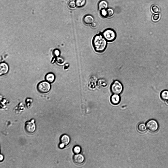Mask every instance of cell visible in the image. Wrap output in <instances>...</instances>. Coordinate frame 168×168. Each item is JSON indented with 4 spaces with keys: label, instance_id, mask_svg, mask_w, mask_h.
Returning <instances> with one entry per match:
<instances>
[{
    "label": "cell",
    "instance_id": "cell-14",
    "mask_svg": "<svg viewBox=\"0 0 168 168\" xmlns=\"http://www.w3.org/2000/svg\"><path fill=\"white\" fill-rule=\"evenodd\" d=\"M137 129L138 131L141 133H143L146 130V127L145 124L143 123H139L137 126Z\"/></svg>",
    "mask_w": 168,
    "mask_h": 168
},
{
    "label": "cell",
    "instance_id": "cell-23",
    "mask_svg": "<svg viewBox=\"0 0 168 168\" xmlns=\"http://www.w3.org/2000/svg\"><path fill=\"white\" fill-rule=\"evenodd\" d=\"M60 51L58 49L55 50L54 51L55 55L57 57H59L60 54Z\"/></svg>",
    "mask_w": 168,
    "mask_h": 168
},
{
    "label": "cell",
    "instance_id": "cell-26",
    "mask_svg": "<svg viewBox=\"0 0 168 168\" xmlns=\"http://www.w3.org/2000/svg\"><path fill=\"white\" fill-rule=\"evenodd\" d=\"M64 145L63 144V143H60L59 145V147L61 149H62L64 148L65 147Z\"/></svg>",
    "mask_w": 168,
    "mask_h": 168
},
{
    "label": "cell",
    "instance_id": "cell-15",
    "mask_svg": "<svg viewBox=\"0 0 168 168\" xmlns=\"http://www.w3.org/2000/svg\"><path fill=\"white\" fill-rule=\"evenodd\" d=\"M160 96L163 100H168V90H165L162 91L160 93Z\"/></svg>",
    "mask_w": 168,
    "mask_h": 168
},
{
    "label": "cell",
    "instance_id": "cell-20",
    "mask_svg": "<svg viewBox=\"0 0 168 168\" xmlns=\"http://www.w3.org/2000/svg\"><path fill=\"white\" fill-rule=\"evenodd\" d=\"M81 150L80 147L78 146H75L73 148V152L76 154H78L80 153Z\"/></svg>",
    "mask_w": 168,
    "mask_h": 168
},
{
    "label": "cell",
    "instance_id": "cell-25",
    "mask_svg": "<svg viewBox=\"0 0 168 168\" xmlns=\"http://www.w3.org/2000/svg\"><path fill=\"white\" fill-rule=\"evenodd\" d=\"M91 26L93 28H95L96 26V23L94 22L91 25Z\"/></svg>",
    "mask_w": 168,
    "mask_h": 168
},
{
    "label": "cell",
    "instance_id": "cell-5",
    "mask_svg": "<svg viewBox=\"0 0 168 168\" xmlns=\"http://www.w3.org/2000/svg\"><path fill=\"white\" fill-rule=\"evenodd\" d=\"M24 129L25 131L29 134H32L35 131L36 126L35 120L34 119L27 121L25 123Z\"/></svg>",
    "mask_w": 168,
    "mask_h": 168
},
{
    "label": "cell",
    "instance_id": "cell-12",
    "mask_svg": "<svg viewBox=\"0 0 168 168\" xmlns=\"http://www.w3.org/2000/svg\"><path fill=\"white\" fill-rule=\"evenodd\" d=\"M61 143L66 146L69 143L70 139L69 137L67 135L65 134L62 135L60 139Z\"/></svg>",
    "mask_w": 168,
    "mask_h": 168
},
{
    "label": "cell",
    "instance_id": "cell-11",
    "mask_svg": "<svg viewBox=\"0 0 168 168\" xmlns=\"http://www.w3.org/2000/svg\"><path fill=\"white\" fill-rule=\"evenodd\" d=\"M55 75L53 73L51 72L47 73L45 76V81L50 83L53 82L55 80Z\"/></svg>",
    "mask_w": 168,
    "mask_h": 168
},
{
    "label": "cell",
    "instance_id": "cell-21",
    "mask_svg": "<svg viewBox=\"0 0 168 168\" xmlns=\"http://www.w3.org/2000/svg\"><path fill=\"white\" fill-rule=\"evenodd\" d=\"M160 15L159 14L157 13L154 14L152 16V20L154 21H157L160 19Z\"/></svg>",
    "mask_w": 168,
    "mask_h": 168
},
{
    "label": "cell",
    "instance_id": "cell-24",
    "mask_svg": "<svg viewBox=\"0 0 168 168\" xmlns=\"http://www.w3.org/2000/svg\"><path fill=\"white\" fill-rule=\"evenodd\" d=\"M58 62L59 63H62L64 61V59L62 57H58L57 59Z\"/></svg>",
    "mask_w": 168,
    "mask_h": 168
},
{
    "label": "cell",
    "instance_id": "cell-17",
    "mask_svg": "<svg viewBox=\"0 0 168 168\" xmlns=\"http://www.w3.org/2000/svg\"><path fill=\"white\" fill-rule=\"evenodd\" d=\"M106 17H111L114 14V12L113 10L112 9L109 8L106 10Z\"/></svg>",
    "mask_w": 168,
    "mask_h": 168
},
{
    "label": "cell",
    "instance_id": "cell-19",
    "mask_svg": "<svg viewBox=\"0 0 168 168\" xmlns=\"http://www.w3.org/2000/svg\"><path fill=\"white\" fill-rule=\"evenodd\" d=\"M68 7L71 9H75L76 6L75 1L72 0L70 1L68 4Z\"/></svg>",
    "mask_w": 168,
    "mask_h": 168
},
{
    "label": "cell",
    "instance_id": "cell-6",
    "mask_svg": "<svg viewBox=\"0 0 168 168\" xmlns=\"http://www.w3.org/2000/svg\"><path fill=\"white\" fill-rule=\"evenodd\" d=\"M146 127L150 132H154L158 129L159 126L157 122L154 119H151L148 121L146 123Z\"/></svg>",
    "mask_w": 168,
    "mask_h": 168
},
{
    "label": "cell",
    "instance_id": "cell-2",
    "mask_svg": "<svg viewBox=\"0 0 168 168\" xmlns=\"http://www.w3.org/2000/svg\"><path fill=\"white\" fill-rule=\"evenodd\" d=\"M102 35L107 42H111L116 39L117 35L115 31L111 28L105 30L102 33Z\"/></svg>",
    "mask_w": 168,
    "mask_h": 168
},
{
    "label": "cell",
    "instance_id": "cell-7",
    "mask_svg": "<svg viewBox=\"0 0 168 168\" xmlns=\"http://www.w3.org/2000/svg\"><path fill=\"white\" fill-rule=\"evenodd\" d=\"M9 71L8 65L5 63H2L0 64V75L2 76L7 74Z\"/></svg>",
    "mask_w": 168,
    "mask_h": 168
},
{
    "label": "cell",
    "instance_id": "cell-27",
    "mask_svg": "<svg viewBox=\"0 0 168 168\" xmlns=\"http://www.w3.org/2000/svg\"><path fill=\"white\" fill-rule=\"evenodd\" d=\"M0 161L1 162V161H2L3 160L4 157L3 155L1 154L0 155Z\"/></svg>",
    "mask_w": 168,
    "mask_h": 168
},
{
    "label": "cell",
    "instance_id": "cell-18",
    "mask_svg": "<svg viewBox=\"0 0 168 168\" xmlns=\"http://www.w3.org/2000/svg\"><path fill=\"white\" fill-rule=\"evenodd\" d=\"M151 10L153 13H158L160 11V9L157 5H154L152 7Z\"/></svg>",
    "mask_w": 168,
    "mask_h": 168
},
{
    "label": "cell",
    "instance_id": "cell-16",
    "mask_svg": "<svg viewBox=\"0 0 168 168\" xmlns=\"http://www.w3.org/2000/svg\"><path fill=\"white\" fill-rule=\"evenodd\" d=\"M75 1L76 6L78 8L83 7L86 3V0H75Z\"/></svg>",
    "mask_w": 168,
    "mask_h": 168
},
{
    "label": "cell",
    "instance_id": "cell-22",
    "mask_svg": "<svg viewBox=\"0 0 168 168\" xmlns=\"http://www.w3.org/2000/svg\"><path fill=\"white\" fill-rule=\"evenodd\" d=\"M100 11V14L101 15L104 17H106V9L102 10Z\"/></svg>",
    "mask_w": 168,
    "mask_h": 168
},
{
    "label": "cell",
    "instance_id": "cell-3",
    "mask_svg": "<svg viewBox=\"0 0 168 168\" xmlns=\"http://www.w3.org/2000/svg\"><path fill=\"white\" fill-rule=\"evenodd\" d=\"M110 90L113 94H121L123 90V86L122 83L119 81L116 80L111 84Z\"/></svg>",
    "mask_w": 168,
    "mask_h": 168
},
{
    "label": "cell",
    "instance_id": "cell-9",
    "mask_svg": "<svg viewBox=\"0 0 168 168\" xmlns=\"http://www.w3.org/2000/svg\"><path fill=\"white\" fill-rule=\"evenodd\" d=\"M73 159L75 163L78 164L82 163L84 160V158L83 156L79 154L75 155L73 157Z\"/></svg>",
    "mask_w": 168,
    "mask_h": 168
},
{
    "label": "cell",
    "instance_id": "cell-28",
    "mask_svg": "<svg viewBox=\"0 0 168 168\" xmlns=\"http://www.w3.org/2000/svg\"><path fill=\"white\" fill-rule=\"evenodd\" d=\"M166 103L167 104H168V100H167Z\"/></svg>",
    "mask_w": 168,
    "mask_h": 168
},
{
    "label": "cell",
    "instance_id": "cell-13",
    "mask_svg": "<svg viewBox=\"0 0 168 168\" xmlns=\"http://www.w3.org/2000/svg\"><path fill=\"white\" fill-rule=\"evenodd\" d=\"M108 3L107 2L104 0L100 1L98 3V7L99 10L100 11L104 9H106L107 7Z\"/></svg>",
    "mask_w": 168,
    "mask_h": 168
},
{
    "label": "cell",
    "instance_id": "cell-4",
    "mask_svg": "<svg viewBox=\"0 0 168 168\" xmlns=\"http://www.w3.org/2000/svg\"><path fill=\"white\" fill-rule=\"evenodd\" d=\"M38 91L42 93H46L48 92L51 89V85L49 83L46 81L39 82L37 86Z\"/></svg>",
    "mask_w": 168,
    "mask_h": 168
},
{
    "label": "cell",
    "instance_id": "cell-8",
    "mask_svg": "<svg viewBox=\"0 0 168 168\" xmlns=\"http://www.w3.org/2000/svg\"><path fill=\"white\" fill-rule=\"evenodd\" d=\"M110 100L112 104L114 105H116L120 103L121 98L119 94H113L111 96Z\"/></svg>",
    "mask_w": 168,
    "mask_h": 168
},
{
    "label": "cell",
    "instance_id": "cell-1",
    "mask_svg": "<svg viewBox=\"0 0 168 168\" xmlns=\"http://www.w3.org/2000/svg\"><path fill=\"white\" fill-rule=\"evenodd\" d=\"M107 42L102 34H99L94 36L92 42L94 50L99 53H102L105 51L107 46Z\"/></svg>",
    "mask_w": 168,
    "mask_h": 168
},
{
    "label": "cell",
    "instance_id": "cell-10",
    "mask_svg": "<svg viewBox=\"0 0 168 168\" xmlns=\"http://www.w3.org/2000/svg\"><path fill=\"white\" fill-rule=\"evenodd\" d=\"M83 21L85 24L87 25H91L94 21V18L92 15H87L83 17Z\"/></svg>",
    "mask_w": 168,
    "mask_h": 168
}]
</instances>
